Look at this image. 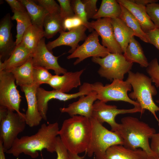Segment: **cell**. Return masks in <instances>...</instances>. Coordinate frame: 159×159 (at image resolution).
<instances>
[{
	"label": "cell",
	"instance_id": "obj_30",
	"mask_svg": "<svg viewBox=\"0 0 159 159\" xmlns=\"http://www.w3.org/2000/svg\"><path fill=\"white\" fill-rule=\"evenodd\" d=\"M63 21L59 14H48L43 24L44 37L49 39L53 37L58 32L63 30Z\"/></svg>",
	"mask_w": 159,
	"mask_h": 159
},
{
	"label": "cell",
	"instance_id": "obj_44",
	"mask_svg": "<svg viewBox=\"0 0 159 159\" xmlns=\"http://www.w3.org/2000/svg\"><path fill=\"white\" fill-rule=\"evenodd\" d=\"M131 1L138 4L145 6L149 4L157 3L158 1L157 0H131Z\"/></svg>",
	"mask_w": 159,
	"mask_h": 159
},
{
	"label": "cell",
	"instance_id": "obj_1",
	"mask_svg": "<svg viewBox=\"0 0 159 159\" xmlns=\"http://www.w3.org/2000/svg\"><path fill=\"white\" fill-rule=\"evenodd\" d=\"M59 130L57 122L47 125L43 123L34 134L17 138L11 148L6 153L16 157L24 153L33 158H37L39 155L38 151L44 149L53 153L55 152V144Z\"/></svg>",
	"mask_w": 159,
	"mask_h": 159
},
{
	"label": "cell",
	"instance_id": "obj_8",
	"mask_svg": "<svg viewBox=\"0 0 159 159\" xmlns=\"http://www.w3.org/2000/svg\"><path fill=\"white\" fill-rule=\"evenodd\" d=\"M8 110L6 114L0 117V141L5 152L11 147L19 133L25 130V114H20Z\"/></svg>",
	"mask_w": 159,
	"mask_h": 159
},
{
	"label": "cell",
	"instance_id": "obj_21",
	"mask_svg": "<svg viewBox=\"0 0 159 159\" xmlns=\"http://www.w3.org/2000/svg\"><path fill=\"white\" fill-rule=\"evenodd\" d=\"M103 159H149L146 152L141 148L132 149L122 145H116L106 150Z\"/></svg>",
	"mask_w": 159,
	"mask_h": 159
},
{
	"label": "cell",
	"instance_id": "obj_45",
	"mask_svg": "<svg viewBox=\"0 0 159 159\" xmlns=\"http://www.w3.org/2000/svg\"><path fill=\"white\" fill-rule=\"evenodd\" d=\"M2 142L0 141V159H6Z\"/></svg>",
	"mask_w": 159,
	"mask_h": 159
},
{
	"label": "cell",
	"instance_id": "obj_16",
	"mask_svg": "<svg viewBox=\"0 0 159 159\" xmlns=\"http://www.w3.org/2000/svg\"><path fill=\"white\" fill-rule=\"evenodd\" d=\"M11 20V17L8 13L0 21V61L2 62L9 57L16 46L11 32L13 26Z\"/></svg>",
	"mask_w": 159,
	"mask_h": 159
},
{
	"label": "cell",
	"instance_id": "obj_28",
	"mask_svg": "<svg viewBox=\"0 0 159 159\" xmlns=\"http://www.w3.org/2000/svg\"><path fill=\"white\" fill-rule=\"evenodd\" d=\"M122 12L121 5L115 0H102L100 6L93 18H120Z\"/></svg>",
	"mask_w": 159,
	"mask_h": 159
},
{
	"label": "cell",
	"instance_id": "obj_15",
	"mask_svg": "<svg viewBox=\"0 0 159 159\" xmlns=\"http://www.w3.org/2000/svg\"><path fill=\"white\" fill-rule=\"evenodd\" d=\"M87 29L85 26L82 25L67 32L62 30L59 32V37L52 41L49 42L46 44V47L52 52V49L62 45L69 46L71 49L68 52L72 54L79 46V43L86 38L85 32Z\"/></svg>",
	"mask_w": 159,
	"mask_h": 159
},
{
	"label": "cell",
	"instance_id": "obj_32",
	"mask_svg": "<svg viewBox=\"0 0 159 159\" xmlns=\"http://www.w3.org/2000/svg\"><path fill=\"white\" fill-rule=\"evenodd\" d=\"M52 75L48 70L40 67H34L33 77L34 84L39 87L44 84H47Z\"/></svg>",
	"mask_w": 159,
	"mask_h": 159
},
{
	"label": "cell",
	"instance_id": "obj_17",
	"mask_svg": "<svg viewBox=\"0 0 159 159\" xmlns=\"http://www.w3.org/2000/svg\"><path fill=\"white\" fill-rule=\"evenodd\" d=\"M80 97L77 101L69 104L67 107L60 108V111L67 113L71 117L78 115L90 118L93 104L97 100V93L93 90L89 94Z\"/></svg>",
	"mask_w": 159,
	"mask_h": 159
},
{
	"label": "cell",
	"instance_id": "obj_18",
	"mask_svg": "<svg viewBox=\"0 0 159 159\" xmlns=\"http://www.w3.org/2000/svg\"><path fill=\"white\" fill-rule=\"evenodd\" d=\"M24 94L27 107L25 114L26 125L31 127L39 125L42 119L38 108L37 90L38 87L35 84L29 86L20 87Z\"/></svg>",
	"mask_w": 159,
	"mask_h": 159
},
{
	"label": "cell",
	"instance_id": "obj_3",
	"mask_svg": "<svg viewBox=\"0 0 159 159\" xmlns=\"http://www.w3.org/2000/svg\"><path fill=\"white\" fill-rule=\"evenodd\" d=\"M91 130L89 118L75 115L64 120L58 135L69 152L79 154L86 152L90 142Z\"/></svg>",
	"mask_w": 159,
	"mask_h": 159
},
{
	"label": "cell",
	"instance_id": "obj_10",
	"mask_svg": "<svg viewBox=\"0 0 159 159\" xmlns=\"http://www.w3.org/2000/svg\"><path fill=\"white\" fill-rule=\"evenodd\" d=\"M92 91V85L89 83H84L80 87L79 91L76 93L67 94L56 90L47 91L42 88L38 87L37 90V97L38 108L42 119L47 120V112L48 102L53 99L62 101H66L89 94Z\"/></svg>",
	"mask_w": 159,
	"mask_h": 159
},
{
	"label": "cell",
	"instance_id": "obj_6",
	"mask_svg": "<svg viewBox=\"0 0 159 159\" xmlns=\"http://www.w3.org/2000/svg\"><path fill=\"white\" fill-rule=\"evenodd\" d=\"M92 61L99 64L98 73L108 80H123L125 75L131 71L133 63L127 61L123 54L110 53L103 58L93 57Z\"/></svg>",
	"mask_w": 159,
	"mask_h": 159
},
{
	"label": "cell",
	"instance_id": "obj_42",
	"mask_svg": "<svg viewBox=\"0 0 159 159\" xmlns=\"http://www.w3.org/2000/svg\"><path fill=\"white\" fill-rule=\"evenodd\" d=\"M5 1L10 7L12 12L27 11L25 6L20 0H6Z\"/></svg>",
	"mask_w": 159,
	"mask_h": 159
},
{
	"label": "cell",
	"instance_id": "obj_37",
	"mask_svg": "<svg viewBox=\"0 0 159 159\" xmlns=\"http://www.w3.org/2000/svg\"><path fill=\"white\" fill-rule=\"evenodd\" d=\"M147 14L156 28L159 29V4H149L146 6Z\"/></svg>",
	"mask_w": 159,
	"mask_h": 159
},
{
	"label": "cell",
	"instance_id": "obj_26",
	"mask_svg": "<svg viewBox=\"0 0 159 159\" xmlns=\"http://www.w3.org/2000/svg\"><path fill=\"white\" fill-rule=\"evenodd\" d=\"M25 6L32 24L43 28L44 19L49 13L42 7L37 4L34 1L20 0Z\"/></svg>",
	"mask_w": 159,
	"mask_h": 159
},
{
	"label": "cell",
	"instance_id": "obj_7",
	"mask_svg": "<svg viewBox=\"0 0 159 159\" xmlns=\"http://www.w3.org/2000/svg\"><path fill=\"white\" fill-rule=\"evenodd\" d=\"M92 85L93 90L97 93V100L106 103L111 101H122L128 102L134 107H140L137 101L129 97L127 92L131 91L132 87L126 80L115 79L111 84L105 86L99 82Z\"/></svg>",
	"mask_w": 159,
	"mask_h": 159
},
{
	"label": "cell",
	"instance_id": "obj_40",
	"mask_svg": "<svg viewBox=\"0 0 159 159\" xmlns=\"http://www.w3.org/2000/svg\"><path fill=\"white\" fill-rule=\"evenodd\" d=\"M97 0H82L85 9L87 14L88 20L93 18L97 13L98 10L97 7Z\"/></svg>",
	"mask_w": 159,
	"mask_h": 159
},
{
	"label": "cell",
	"instance_id": "obj_36",
	"mask_svg": "<svg viewBox=\"0 0 159 159\" xmlns=\"http://www.w3.org/2000/svg\"><path fill=\"white\" fill-rule=\"evenodd\" d=\"M38 4L44 8L50 14H59L60 6L54 0H37L34 1Z\"/></svg>",
	"mask_w": 159,
	"mask_h": 159
},
{
	"label": "cell",
	"instance_id": "obj_31",
	"mask_svg": "<svg viewBox=\"0 0 159 159\" xmlns=\"http://www.w3.org/2000/svg\"><path fill=\"white\" fill-rule=\"evenodd\" d=\"M12 20H15L17 23V34L15 43L17 46L21 43L24 34L27 29L32 24L31 18L27 11L13 12Z\"/></svg>",
	"mask_w": 159,
	"mask_h": 159
},
{
	"label": "cell",
	"instance_id": "obj_41",
	"mask_svg": "<svg viewBox=\"0 0 159 159\" xmlns=\"http://www.w3.org/2000/svg\"><path fill=\"white\" fill-rule=\"evenodd\" d=\"M150 43L154 45L159 51V29L156 28L146 33Z\"/></svg>",
	"mask_w": 159,
	"mask_h": 159
},
{
	"label": "cell",
	"instance_id": "obj_35",
	"mask_svg": "<svg viewBox=\"0 0 159 159\" xmlns=\"http://www.w3.org/2000/svg\"><path fill=\"white\" fill-rule=\"evenodd\" d=\"M60 6L59 15L63 20L75 15L71 4V0H57Z\"/></svg>",
	"mask_w": 159,
	"mask_h": 159
},
{
	"label": "cell",
	"instance_id": "obj_33",
	"mask_svg": "<svg viewBox=\"0 0 159 159\" xmlns=\"http://www.w3.org/2000/svg\"><path fill=\"white\" fill-rule=\"evenodd\" d=\"M71 4L75 15L78 17L82 20L84 25L87 28L90 32H92L94 30L89 26V22L88 21L85 6L82 0H71Z\"/></svg>",
	"mask_w": 159,
	"mask_h": 159
},
{
	"label": "cell",
	"instance_id": "obj_20",
	"mask_svg": "<svg viewBox=\"0 0 159 159\" xmlns=\"http://www.w3.org/2000/svg\"><path fill=\"white\" fill-rule=\"evenodd\" d=\"M117 1L131 13L140 23L145 33H146L156 28L147 14L146 6L138 4L131 0H117Z\"/></svg>",
	"mask_w": 159,
	"mask_h": 159
},
{
	"label": "cell",
	"instance_id": "obj_46",
	"mask_svg": "<svg viewBox=\"0 0 159 159\" xmlns=\"http://www.w3.org/2000/svg\"><path fill=\"white\" fill-rule=\"evenodd\" d=\"M69 159H83V158L79 156L78 154L72 153L69 152Z\"/></svg>",
	"mask_w": 159,
	"mask_h": 159
},
{
	"label": "cell",
	"instance_id": "obj_39",
	"mask_svg": "<svg viewBox=\"0 0 159 159\" xmlns=\"http://www.w3.org/2000/svg\"><path fill=\"white\" fill-rule=\"evenodd\" d=\"M55 152L57 154L56 159H69V152L59 136L57 137L55 144Z\"/></svg>",
	"mask_w": 159,
	"mask_h": 159
},
{
	"label": "cell",
	"instance_id": "obj_24",
	"mask_svg": "<svg viewBox=\"0 0 159 159\" xmlns=\"http://www.w3.org/2000/svg\"><path fill=\"white\" fill-rule=\"evenodd\" d=\"M111 21L116 39L124 53L135 33L120 18L111 19Z\"/></svg>",
	"mask_w": 159,
	"mask_h": 159
},
{
	"label": "cell",
	"instance_id": "obj_14",
	"mask_svg": "<svg viewBox=\"0 0 159 159\" xmlns=\"http://www.w3.org/2000/svg\"><path fill=\"white\" fill-rule=\"evenodd\" d=\"M59 57L54 55L46 47L45 37L39 43L33 53L32 58L34 67H40L47 70L54 71L56 75L63 74L67 72L66 69L62 67L58 64Z\"/></svg>",
	"mask_w": 159,
	"mask_h": 159
},
{
	"label": "cell",
	"instance_id": "obj_19",
	"mask_svg": "<svg viewBox=\"0 0 159 159\" xmlns=\"http://www.w3.org/2000/svg\"><path fill=\"white\" fill-rule=\"evenodd\" d=\"M84 70L67 72L62 76L52 75L47 84L54 90L64 93L69 92L81 85L80 77Z\"/></svg>",
	"mask_w": 159,
	"mask_h": 159
},
{
	"label": "cell",
	"instance_id": "obj_43",
	"mask_svg": "<svg viewBox=\"0 0 159 159\" xmlns=\"http://www.w3.org/2000/svg\"><path fill=\"white\" fill-rule=\"evenodd\" d=\"M150 147L152 150L158 155L159 154V133H155L151 138Z\"/></svg>",
	"mask_w": 159,
	"mask_h": 159
},
{
	"label": "cell",
	"instance_id": "obj_5",
	"mask_svg": "<svg viewBox=\"0 0 159 159\" xmlns=\"http://www.w3.org/2000/svg\"><path fill=\"white\" fill-rule=\"evenodd\" d=\"M91 130L89 144L86 152L95 159H103L106 152L111 146L116 145H123V140L116 132L109 130L96 119L90 118Z\"/></svg>",
	"mask_w": 159,
	"mask_h": 159
},
{
	"label": "cell",
	"instance_id": "obj_27",
	"mask_svg": "<svg viewBox=\"0 0 159 159\" xmlns=\"http://www.w3.org/2000/svg\"><path fill=\"white\" fill-rule=\"evenodd\" d=\"M44 37L43 28L32 24L25 32L21 42L33 54L39 43Z\"/></svg>",
	"mask_w": 159,
	"mask_h": 159
},
{
	"label": "cell",
	"instance_id": "obj_12",
	"mask_svg": "<svg viewBox=\"0 0 159 159\" xmlns=\"http://www.w3.org/2000/svg\"><path fill=\"white\" fill-rule=\"evenodd\" d=\"M99 36L97 32L94 30L87 36L84 42L68 56L67 58H77L74 63V65H75L90 57L103 58L106 56L110 52L106 48L100 44Z\"/></svg>",
	"mask_w": 159,
	"mask_h": 159
},
{
	"label": "cell",
	"instance_id": "obj_38",
	"mask_svg": "<svg viewBox=\"0 0 159 159\" xmlns=\"http://www.w3.org/2000/svg\"><path fill=\"white\" fill-rule=\"evenodd\" d=\"M63 31L67 29L69 31L83 25L82 20L78 17L74 16L66 18L63 20Z\"/></svg>",
	"mask_w": 159,
	"mask_h": 159
},
{
	"label": "cell",
	"instance_id": "obj_23",
	"mask_svg": "<svg viewBox=\"0 0 159 159\" xmlns=\"http://www.w3.org/2000/svg\"><path fill=\"white\" fill-rule=\"evenodd\" d=\"M34 68L32 57L22 65L11 70L15 79L16 85L20 87L34 85L33 71Z\"/></svg>",
	"mask_w": 159,
	"mask_h": 159
},
{
	"label": "cell",
	"instance_id": "obj_34",
	"mask_svg": "<svg viewBox=\"0 0 159 159\" xmlns=\"http://www.w3.org/2000/svg\"><path fill=\"white\" fill-rule=\"evenodd\" d=\"M146 71L157 87L159 88V64L155 58L152 59L146 68Z\"/></svg>",
	"mask_w": 159,
	"mask_h": 159
},
{
	"label": "cell",
	"instance_id": "obj_11",
	"mask_svg": "<svg viewBox=\"0 0 159 159\" xmlns=\"http://www.w3.org/2000/svg\"><path fill=\"white\" fill-rule=\"evenodd\" d=\"M140 112L142 114L140 107H134L129 109H119L115 105H109L106 103L97 100L94 103L92 117L102 124L105 122L111 127V131L116 132L119 124L115 121L116 117L119 114Z\"/></svg>",
	"mask_w": 159,
	"mask_h": 159
},
{
	"label": "cell",
	"instance_id": "obj_4",
	"mask_svg": "<svg viewBox=\"0 0 159 159\" xmlns=\"http://www.w3.org/2000/svg\"><path fill=\"white\" fill-rule=\"evenodd\" d=\"M126 81L131 86L133 91L128 95L132 100H136L139 104L143 113L145 110L150 112L158 121L159 119L156 112L159 111V107L155 104L153 96L156 95L157 91L155 87L152 85L150 78L144 74L131 71L128 73Z\"/></svg>",
	"mask_w": 159,
	"mask_h": 159
},
{
	"label": "cell",
	"instance_id": "obj_9",
	"mask_svg": "<svg viewBox=\"0 0 159 159\" xmlns=\"http://www.w3.org/2000/svg\"><path fill=\"white\" fill-rule=\"evenodd\" d=\"M15 79L9 72H0V106L20 114L21 96L17 89Z\"/></svg>",
	"mask_w": 159,
	"mask_h": 159
},
{
	"label": "cell",
	"instance_id": "obj_2",
	"mask_svg": "<svg viewBox=\"0 0 159 159\" xmlns=\"http://www.w3.org/2000/svg\"><path fill=\"white\" fill-rule=\"evenodd\" d=\"M115 132L121 137L125 147L141 148L146 152L149 159H159L158 155L152 150L149 142L155 130L146 122L135 117H125L121 119Z\"/></svg>",
	"mask_w": 159,
	"mask_h": 159
},
{
	"label": "cell",
	"instance_id": "obj_25",
	"mask_svg": "<svg viewBox=\"0 0 159 159\" xmlns=\"http://www.w3.org/2000/svg\"><path fill=\"white\" fill-rule=\"evenodd\" d=\"M123 55L127 61L137 63L141 67L146 68L148 65L141 46L134 36L131 39Z\"/></svg>",
	"mask_w": 159,
	"mask_h": 159
},
{
	"label": "cell",
	"instance_id": "obj_22",
	"mask_svg": "<svg viewBox=\"0 0 159 159\" xmlns=\"http://www.w3.org/2000/svg\"><path fill=\"white\" fill-rule=\"evenodd\" d=\"M32 53L21 42L16 47L9 57L4 62L0 61V72L9 71L25 63L31 57Z\"/></svg>",
	"mask_w": 159,
	"mask_h": 159
},
{
	"label": "cell",
	"instance_id": "obj_47",
	"mask_svg": "<svg viewBox=\"0 0 159 159\" xmlns=\"http://www.w3.org/2000/svg\"><path fill=\"white\" fill-rule=\"evenodd\" d=\"M159 159V154L158 155Z\"/></svg>",
	"mask_w": 159,
	"mask_h": 159
},
{
	"label": "cell",
	"instance_id": "obj_29",
	"mask_svg": "<svg viewBox=\"0 0 159 159\" xmlns=\"http://www.w3.org/2000/svg\"><path fill=\"white\" fill-rule=\"evenodd\" d=\"M120 5L122 12L120 18L133 30L135 36L139 38L143 41L149 43L148 37L147 34L142 30L138 21L127 9Z\"/></svg>",
	"mask_w": 159,
	"mask_h": 159
},
{
	"label": "cell",
	"instance_id": "obj_13",
	"mask_svg": "<svg viewBox=\"0 0 159 159\" xmlns=\"http://www.w3.org/2000/svg\"><path fill=\"white\" fill-rule=\"evenodd\" d=\"M111 19L108 18L99 19L89 22V25L100 36L102 45L110 53L122 54V49L115 36Z\"/></svg>",
	"mask_w": 159,
	"mask_h": 159
}]
</instances>
